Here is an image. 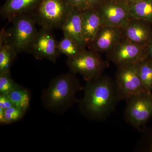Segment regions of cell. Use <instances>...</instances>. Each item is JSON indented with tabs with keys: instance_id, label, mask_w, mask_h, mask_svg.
<instances>
[{
	"instance_id": "1",
	"label": "cell",
	"mask_w": 152,
	"mask_h": 152,
	"mask_svg": "<svg viewBox=\"0 0 152 152\" xmlns=\"http://www.w3.org/2000/svg\"><path fill=\"white\" fill-rule=\"evenodd\" d=\"M84 91L83 98L78 102L79 111L93 121L107 119L121 101L115 80L106 75L87 82Z\"/></svg>"
},
{
	"instance_id": "2",
	"label": "cell",
	"mask_w": 152,
	"mask_h": 152,
	"mask_svg": "<svg viewBox=\"0 0 152 152\" xmlns=\"http://www.w3.org/2000/svg\"><path fill=\"white\" fill-rule=\"evenodd\" d=\"M76 74L70 71L53 78L41 96L42 104L45 110L62 115L77 101L76 95L82 89Z\"/></svg>"
},
{
	"instance_id": "3",
	"label": "cell",
	"mask_w": 152,
	"mask_h": 152,
	"mask_svg": "<svg viewBox=\"0 0 152 152\" xmlns=\"http://www.w3.org/2000/svg\"><path fill=\"white\" fill-rule=\"evenodd\" d=\"M27 14L14 17L10 20L12 25L9 31H6L4 30L6 41L15 49L18 55L31 53L38 32L34 16H31Z\"/></svg>"
},
{
	"instance_id": "4",
	"label": "cell",
	"mask_w": 152,
	"mask_h": 152,
	"mask_svg": "<svg viewBox=\"0 0 152 152\" xmlns=\"http://www.w3.org/2000/svg\"><path fill=\"white\" fill-rule=\"evenodd\" d=\"M74 8L69 0H41L35 10V18L42 27L51 30L61 28Z\"/></svg>"
},
{
	"instance_id": "5",
	"label": "cell",
	"mask_w": 152,
	"mask_h": 152,
	"mask_svg": "<svg viewBox=\"0 0 152 152\" xmlns=\"http://www.w3.org/2000/svg\"><path fill=\"white\" fill-rule=\"evenodd\" d=\"M66 64L70 71L81 75L86 82L102 75L108 66L99 53L86 49H83L75 56L67 58Z\"/></svg>"
},
{
	"instance_id": "6",
	"label": "cell",
	"mask_w": 152,
	"mask_h": 152,
	"mask_svg": "<svg viewBox=\"0 0 152 152\" xmlns=\"http://www.w3.org/2000/svg\"><path fill=\"white\" fill-rule=\"evenodd\" d=\"M139 63L118 67L115 81L121 100L126 101L135 95L148 92L139 76Z\"/></svg>"
},
{
	"instance_id": "7",
	"label": "cell",
	"mask_w": 152,
	"mask_h": 152,
	"mask_svg": "<svg viewBox=\"0 0 152 152\" xmlns=\"http://www.w3.org/2000/svg\"><path fill=\"white\" fill-rule=\"evenodd\" d=\"M126 102L125 120L136 129H140L152 116V93L135 95Z\"/></svg>"
},
{
	"instance_id": "8",
	"label": "cell",
	"mask_w": 152,
	"mask_h": 152,
	"mask_svg": "<svg viewBox=\"0 0 152 152\" xmlns=\"http://www.w3.org/2000/svg\"><path fill=\"white\" fill-rule=\"evenodd\" d=\"M146 47L122 37L113 48L107 53V58L117 67L140 63L148 57Z\"/></svg>"
},
{
	"instance_id": "9",
	"label": "cell",
	"mask_w": 152,
	"mask_h": 152,
	"mask_svg": "<svg viewBox=\"0 0 152 152\" xmlns=\"http://www.w3.org/2000/svg\"><path fill=\"white\" fill-rule=\"evenodd\" d=\"M97 9L102 26L123 28L132 19L129 4L125 0H105Z\"/></svg>"
},
{
	"instance_id": "10",
	"label": "cell",
	"mask_w": 152,
	"mask_h": 152,
	"mask_svg": "<svg viewBox=\"0 0 152 152\" xmlns=\"http://www.w3.org/2000/svg\"><path fill=\"white\" fill-rule=\"evenodd\" d=\"M51 29L42 27L38 31L31 53L38 60L47 59L55 63L61 55Z\"/></svg>"
},
{
	"instance_id": "11",
	"label": "cell",
	"mask_w": 152,
	"mask_h": 152,
	"mask_svg": "<svg viewBox=\"0 0 152 152\" xmlns=\"http://www.w3.org/2000/svg\"><path fill=\"white\" fill-rule=\"evenodd\" d=\"M123 37L122 28L102 26L92 42L88 45L90 50L99 53H108Z\"/></svg>"
},
{
	"instance_id": "12",
	"label": "cell",
	"mask_w": 152,
	"mask_h": 152,
	"mask_svg": "<svg viewBox=\"0 0 152 152\" xmlns=\"http://www.w3.org/2000/svg\"><path fill=\"white\" fill-rule=\"evenodd\" d=\"M151 25L144 21L132 18L122 28L123 37L137 45L146 47L152 39Z\"/></svg>"
},
{
	"instance_id": "13",
	"label": "cell",
	"mask_w": 152,
	"mask_h": 152,
	"mask_svg": "<svg viewBox=\"0 0 152 152\" xmlns=\"http://www.w3.org/2000/svg\"><path fill=\"white\" fill-rule=\"evenodd\" d=\"M61 29L64 36L73 40L82 48L85 49L87 46L83 34L82 12L74 8L63 23Z\"/></svg>"
},
{
	"instance_id": "14",
	"label": "cell",
	"mask_w": 152,
	"mask_h": 152,
	"mask_svg": "<svg viewBox=\"0 0 152 152\" xmlns=\"http://www.w3.org/2000/svg\"><path fill=\"white\" fill-rule=\"evenodd\" d=\"M82 20L84 39L88 46L94 40L102 26L98 9L88 8L82 11Z\"/></svg>"
},
{
	"instance_id": "15",
	"label": "cell",
	"mask_w": 152,
	"mask_h": 152,
	"mask_svg": "<svg viewBox=\"0 0 152 152\" xmlns=\"http://www.w3.org/2000/svg\"><path fill=\"white\" fill-rule=\"evenodd\" d=\"M41 0H5L0 13L4 19L11 20L14 17L35 10Z\"/></svg>"
},
{
	"instance_id": "16",
	"label": "cell",
	"mask_w": 152,
	"mask_h": 152,
	"mask_svg": "<svg viewBox=\"0 0 152 152\" xmlns=\"http://www.w3.org/2000/svg\"><path fill=\"white\" fill-rule=\"evenodd\" d=\"M18 54L5 39L4 30L0 34V74L10 72Z\"/></svg>"
},
{
	"instance_id": "17",
	"label": "cell",
	"mask_w": 152,
	"mask_h": 152,
	"mask_svg": "<svg viewBox=\"0 0 152 152\" xmlns=\"http://www.w3.org/2000/svg\"><path fill=\"white\" fill-rule=\"evenodd\" d=\"M131 18L152 24V0H140L130 3Z\"/></svg>"
},
{
	"instance_id": "18",
	"label": "cell",
	"mask_w": 152,
	"mask_h": 152,
	"mask_svg": "<svg viewBox=\"0 0 152 152\" xmlns=\"http://www.w3.org/2000/svg\"><path fill=\"white\" fill-rule=\"evenodd\" d=\"M7 94L14 105L27 111L31 99V94L28 90L18 84Z\"/></svg>"
},
{
	"instance_id": "19",
	"label": "cell",
	"mask_w": 152,
	"mask_h": 152,
	"mask_svg": "<svg viewBox=\"0 0 152 152\" xmlns=\"http://www.w3.org/2000/svg\"><path fill=\"white\" fill-rule=\"evenodd\" d=\"M139 74L147 91H152V58L148 57L139 63Z\"/></svg>"
},
{
	"instance_id": "20",
	"label": "cell",
	"mask_w": 152,
	"mask_h": 152,
	"mask_svg": "<svg viewBox=\"0 0 152 152\" xmlns=\"http://www.w3.org/2000/svg\"><path fill=\"white\" fill-rule=\"evenodd\" d=\"M58 49L60 54L65 55L67 58L75 56L84 49L70 38L64 35L63 39L58 42Z\"/></svg>"
},
{
	"instance_id": "21",
	"label": "cell",
	"mask_w": 152,
	"mask_h": 152,
	"mask_svg": "<svg viewBox=\"0 0 152 152\" xmlns=\"http://www.w3.org/2000/svg\"><path fill=\"white\" fill-rule=\"evenodd\" d=\"M27 111L15 105L4 110L2 118H0L1 125H7L18 121L24 116Z\"/></svg>"
},
{
	"instance_id": "22",
	"label": "cell",
	"mask_w": 152,
	"mask_h": 152,
	"mask_svg": "<svg viewBox=\"0 0 152 152\" xmlns=\"http://www.w3.org/2000/svg\"><path fill=\"white\" fill-rule=\"evenodd\" d=\"M17 84L11 76V72L0 74V94H8Z\"/></svg>"
},
{
	"instance_id": "23",
	"label": "cell",
	"mask_w": 152,
	"mask_h": 152,
	"mask_svg": "<svg viewBox=\"0 0 152 152\" xmlns=\"http://www.w3.org/2000/svg\"><path fill=\"white\" fill-rule=\"evenodd\" d=\"M74 8L78 10L83 11L88 8L87 0H69Z\"/></svg>"
},
{
	"instance_id": "24",
	"label": "cell",
	"mask_w": 152,
	"mask_h": 152,
	"mask_svg": "<svg viewBox=\"0 0 152 152\" xmlns=\"http://www.w3.org/2000/svg\"><path fill=\"white\" fill-rule=\"evenodd\" d=\"M13 105V104L7 94H0V108L5 110Z\"/></svg>"
},
{
	"instance_id": "25",
	"label": "cell",
	"mask_w": 152,
	"mask_h": 152,
	"mask_svg": "<svg viewBox=\"0 0 152 152\" xmlns=\"http://www.w3.org/2000/svg\"><path fill=\"white\" fill-rule=\"evenodd\" d=\"M88 8L97 9L105 0H87Z\"/></svg>"
},
{
	"instance_id": "26",
	"label": "cell",
	"mask_w": 152,
	"mask_h": 152,
	"mask_svg": "<svg viewBox=\"0 0 152 152\" xmlns=\"http://www.w3.org/2000/svg\"><path fill=\"white\" fill-rule=\"evenodd\" d=\"M146 49L148 56L152 58V39L147 45Z\"/></svg>"
},
{
	"instance_id": "27",
	"label": "cell",
	"mask_w": 152,
	"mask_h": 152,
	"mask_svg": "<svg viewBox=\"0 0 152 152\" xmlns=\"http://www.w3.org/2000/svg\"><path fill=\"white\" fill-rule=\"evenodd\" d=\"M125 1L130 4V3L136 2L140 0H125Z\"/></svg>"
},
{
	"instance_id": "28",
	"label": "cell",
	"mask_w": 152,
	"mask_h": 152,
	"mask_svg": "<svg viewBox=\"0 0 152 152\" xmlns=\"http://www.w3.org/2000/svg\"><path fill=\"white\" fill-rule=\"evenodd\" d=\"M149 151L151 152H152V140L151 142V145H150Z\"/></svg>"
},
{
	"instance_id": "29",
	"label": "cell",
	"mask_w": 152,
	"mask_h": 152,
	"mask_svg": "<svg viewBox=\"0 0 152 152\" xmlns=\"http://www.w3.org/2000/svg\"></svg>"
}]
</instances>
